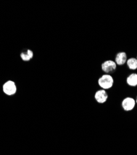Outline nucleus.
Segmentation results:
<instances>
[{
	"label": "nucleus",
	"instance_id": "1",
	"mask_svg": "<svg viewBox=\"0 0 137 155\" xmlns=\"http://www.w3.org/2000/svg\"><path fill=\"white\" fill-rule=\"evenodd\" d=\"M114 84V79L110 74H104L98 79V85L103 89H111Z\"/></svg>",
	"mask_w": 137,
	"mask_h": 155
},
{
	"label": "nucleus",
	"instance_id": "2",
	"mask_svg": "<svg viewBox=\"0 0 137 155\" xmlns=\"http://www.w3.org/2000/svg\"><path fill=\"white\" fill-rule=\"evenodd\" d=\"M3 92L7 96H13L17 91V87L14 82L12 81H8L5 83L3 86Z\"/></svg>",
	"mask_w": 137,
	"mask_h": 155
},
{
	"label": "nucleus",
	"instance_id": "3",
	"mask_svg": "<svg viewBox=\"0 0 137 155\" xmlns=\"http://www.w3.org/2000/svg\"><path fill=\"white\" fill-rule=\"evenodd\" d=\"M117 68V65L115 62L112 60H107L104 62L102 65L101 68L106 73H112L114 72Z\"/></svg>",
	"mask_w": 137,
	"mask_h": 155
},
{
	"label": "nucleus",
	"instance_id": "4",
	"mask_svg": "<svg viewBox=\"0 0 137 155\" xmlns=\"http://www.w3.org/2000/svg\"><path fill=\"white\" fill-rule=\"evenodd\" d=\"M136 102L135 100L132 97H127L125 98L122 102V107L124 110L130 111L134 109Z\"/></svg>",
	"mask_w": 137,
	"mask_h": 155
},
{
	"label": "nucleus",
	"instance_id": "5",
	"mask_svg": "<svg viewBox=\"0 0 137 155\" xmlns=\"http://www.w3.org/2000/svg\"><path fill=\"white\" fill-rule=\"evenodd\" d=\"M95 99L100 104H103V103L107 101L108 99V94L104 89H100L97 91L95 93Z\"/></svg>",
	"mask_w": 137,
	"mask_h": 155
},
{
	"label": "nucleus",
	"instance_id": "6",
	"mask_svg": "<svg viewBox=\"0 0 137 155\" xmlns=\"http://www.w3.org/2000/svg\"><path fill=\"white\" fill-rule=\"evenodd\" d=\"M127 56L126 52L121 51L117 54L115 58V63L117 65H123L127 62Z\"/></svg>",
	"mask_w": 137,
	"mask_h": 155
},
{
	"label": "nucleus",
	"instance_id": "7",
	"mask_svg": "<svg viewBox=\"0 0 137 155\" xmlns=\"http://www.w3.org/2000/svg\"><path fill=\"white\" fill-rule=\"evenodd\" d=\"M127 83L130 86H137V74L132 73L127 78Z\"/></svg>",
	"mask_w": 137,
	"mask_h": 155
},
{
	"label": "nucleus",
	"instance_id": "8",
	"mask_svg": "<svg viewBox=\"0 0 137 155\" xmlns=\"http://www.w3.org/2000/svg\"><path fill=\"white\" fill-rule=\"evenodd\" d=\"M127 64L130 70H135L137 69V60L135 58H130L127 60Z\"/></svg>",
	"mask_w": 137,
	"mask_h": 155
},
{
	"label": "nucleus",
	"instance_id": "9",
	"mask_svg": "<svg viewBox=\"0 0 137 155\" xmlns=\"http://www.w3.org/2000/svg\"><path fill=\"white\" fill-rule=\"evenodd\" d=\"M21 57L23 61H25V62H28L31 59L29 55H27V53H22L21 54Z\"/></svg>",
	"mask_w": 137,
	"mask_h": 155
},
{
	"label": "nucleus",
	"instance_id": "10",
	"mask_svg": "<svg viewBox=\"0 0 137 155\" xmlns=\"http://www.w3.org/2000/svg\"><path fill=\"white\" fill-rule=\"evenodd\" d=\"M27 53L30 57V58H33V51L32 50H27Z\"/></svg>",
	"mask_w": 137,
	"mask_h": 155
},
{
	"label": "nucleus",
	"instance_id": "11",
	"mask_svg": "<svg viewBox=\"0 0 137 155\" xmlns=\"http://www.w3.org/2000/svg\"><path fill=\"white\" fill-rule=\"evenodd\" d=\"M135 102H136V104H137V96H136V99L135 100Z\"/></svg>",
	"mask_w": 137,
	"mask_h": 155
},
{
	"label": "nucleus",
	"instance_id": "12",
	"mask_svg": "<svg viewBox=\"0 0 137 155\" xmlns=\"http://www.w3.org/2000/svg\"><path fill=\"white\" fill-rule=\"evenodd\" d=\"M136 60H137V57H136Z\"/></svg>",
	"mask_w": 137,
	"mask_h": 155
}]
</instances>
